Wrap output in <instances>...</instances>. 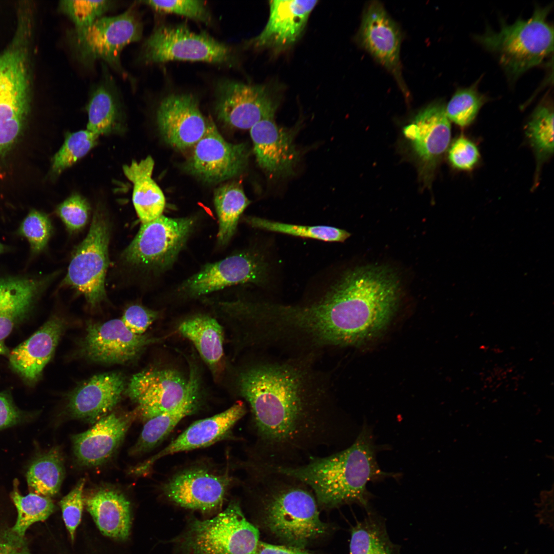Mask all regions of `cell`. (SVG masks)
<instances>
[{"instance_id": "cell-46", "label": "cell", "mask_w": 554, "mask_h": 554, "mask_svg": "<svg viewBox=\"0 0 554 554\" xmlns=\"http://www.w3.org/2000/svg\"><path fill=\"white\" fill-rule=\"evenodd\" d=\"M157 317V312L136 304L128 307L121 320L131 332L141 335L143 334Z\"/></svg>"}, {"instance_id": "cell-30", "label": "cell", "mask_w": 554, "mask_h": 554, "mask_svg": "<svg viewBox=\"0 0 554 554\" xmlns=\"http://www.w3.org/2000/svg\"><path fill=\"white\" fill-rule=\"evenodd\" d=\"M198 382L188 397L179 405L146 421L131 455L143 453L160 443L185 417L195 410L198 403Z\"/></svg>"}, {"instance_id": "cell-27", "label": "cell", "mask_w": 554, "mask_h": 554, "mask_svg": "<svg viewBox=\"0 0 554 554\" xmlns=\"http://www.w3.org/2000/svg\"><path fill=\"white\" fill-rule=\"evenodd\" d=\"M87 509L101 532L106 536L126 539L131 527L129 502L118 491L100 489L85 500Z\"/></svg>"}, {"instance_id": "cell-32", "label": "cell", "mask_w": 554, "mask_h": 554, "mask_svg": "<svg viewBox=\"0 0 554 554\" xmlns=\"http://www.w3.org/2000/svg\"><path fill=\"white\" fill-rule=\"evenodd\" d=\"M351 529L350 554H401L390 539L384 519L372 508Z\"/></svg>"}, {"instance_id": "cell-13", "label": "cell", "mask_w": 554, "mask_h": 554, "mask_svg": "<svg viewBox=\"0 0 554 554\" xmlns=\"http://www.w3.org/2000/svg\"><path fill=\"white\" fill-rule=\"evenodd\" d=\"M156 339L131 332L121 319L89 322L82 341V353L87 359L104 364H124L135 360Z\"/></svg>"}, {"instance_id": "cell-39", "label": "cell", "mask_w": 554, "mask_h": 554, "mask_svg": "<svg viewBox=\"0 0 554 554\" xmlns=\"http://www.w3.org/2000/svg\"><path fill=\"white\" fill-rule=\"evenodd\" d=\"M485 102L484 96L476 86L460 89L445 107L446 115L449 121L460 127H467L475 119Z\"/></svg>"}, {"instance_id": "cell-8", "label": "cell", "mask_w": 554, "mask_h": 554, "mask_svg": "<svg viewBox=\"0 0 554 554\" xmlns=\"http://www.w3.org/2000/svg\"><path fill=\"white\" fill-rule=\"evenodd\" d=\"M110 226L106 214L98 207L87 235L74 250L62 286L82 294L92 307L106 296L105 281L109 265Z\"/></svg>"}, {"instance_id": "cell-15", "label": "cell", "mask_w": 554, "mask_h": 554, "mask_svg": "<svg viewBox=\"0 0 554 554\" xmlns=\"http://www.w3.org/2000/svg\"><path fill=\"white\" fill-rule=\"evenodd\" d=\"M267 272V264L259 255L242 252L205 265L180 288L189 295L198 296L239 284H263Z\"/></svg>"}, {"instance_id": "cell-44", "label": "cell", "mask_w": 554, "mask_h": 554, "mask_svg": "<svg viewBox=\"0 0 554 554\" xmlns=\"http://www.w3.org/2000/svg\"><path fill=\"white\" fill-rule=\"evenodd\" d=\"M89 210V205L85 199L74 194L58 205L57 213L70 231H76L87 223Z\"/></svg>"}, {"instance_id": "cell-20", "label": "cell", "mask_w": 554, "mask_h": 554, "mask_svg": "<svg viewBox=\"0 0 554 554\" xmlns=\"http://www.w3.org/2000/svg\"><path fill=\"white\" fill-rule=\"evenodd\" d=\"M126 386L125 377L120 372L94 375L69 393L67 410L74 419L95 422L114 408Z\"/></svg>"}, {"instance_id": "cell-34", "label": "cell", "mask_w": 554, "mask_h": 554, "mask_svg": "<svg viewBox=\"0 0 554 554\" xmlns=\"http://www.w3.org/2000/svg\"><path fill=\"white\" fill-rule=\"evenodd\" d=\"M64 476L61 451L58 448L53 447L33 461L26 477L30 492L50 497L58 492Z\"/></svg>"}, {"instance_id": "cell-33", "label": "cell", "mask_w": 554, "mask_h": 554, "mask_svg": "<svg viewBox=\"0 0 554 554\" xmlns=\"http://www.w3.org/2000/svg\"><path fill=\"white\" fill-rule=\"evenodd\" d=\"M250 203L239 182H229L215 189L214 204L219 222L217 238L219 244L224 245L229 242L236 231L241 215Z\"/></svg>"}, {"instance_id": "cell-25", "label": "cell", "mask_w": 554, "mask_h": 554, "mask_svg": "<svg viewBox=\"0 0 554 554\" xmlns=\"http://www.w3.org/2000/svg\"><path fill=\"white\" fill-rule=\"evenodd\" d=\"M403 133L423 160L435 163L444 153L451 138V125L443 103H433L420 111Z\"/></svg>"}, {"instance_id": "cell-49", "label": "cell", "mask_w": 554, "mask_h": 554, "mask_svg": "<svg viewBox=\"0 0 554 554\" xmlns=\"http://www.w3.org/2000/svg\"><path fill=\"white\" fill-rule=\"evenodd\" d=\"M257 554H315L304 547L280 545L260 541Z\"/></svg>"}, {"instance_id": "cell-51", "label": "cell", "mask_w": 554, "mask_h": 554, "mask_svg": "<svg viewBox=\"0 0 554 554\" xmlns=\"http://www.w3.org/2000/svg\"><path fill=\"white\" fill-rule=\"evenodd\" d=\"M8 250V247L5 245L0 243V254L5 252Z\"/></svg>"}, {"instance_id": "cell-29", "label": "cell", "mask_w": 554, "mask_h": 554, "mask_svg": "<svg viewBox=\"0 0 554 554\" xmlns=\"http://www.w3.org/2000/svg\"><path fill=\"white\" fill-rule=\"evenodd\" d=\"M154 162L148 156L140 162L133 161L124 165L126 176L133 184L132 201L142 223L152 221L161 215L165 206L164 195L152 179Z\"/></svg>"}, {"instance_id": "cell-21", "label": "cell", "mask_w": 554, "mask_h": 554, "mask_svg": "<svg viewBox=\"0 0 554 554\" xmlns=\"http://www.w3.org/2000/svg\"><path fill=\"white\" fill-rule=\"evenodd\" d=\"M135 410L127 414L112 413L89 429L71 437L74 456L82 466H95L106 461L123 441L134 419Z\"/></svg>"}, {"instance_id": "cell-35", "label": "cell", "mask_w": 554, "mask_h": 554, "mask_svg": "<svg viewBox=\"0 0 554 554\" xmlns=\"http://www.w3.org/2000/svg\"><path fill=\"white\" fill-rule=\"evenodd\" d=\"M525 133L539 170L553 153V108L550 102L542 103L536 108L525 126Z\"/></svg>"}, {"instance_id": "cell-3", "label": "cell", "mask_w": 554, "mask_h": 554, "mask_svg": "<svg viewBox=\"0 0 554 554\" xmlns=\"http://www.w3.org/2000/svg\"><path fill=\"white\" fill-rule=\"evenodd\" d=\"M377 446L371 428L364 423L349 446L325 456L315 457L297 466L271 468L292 476L313 492L320 509H331L357 504L368 511L372 496L370 482H378L398 474L383 471L377 459Z\"/></svg>"}, {"instance_id": "cell-42", "label": "cell", "mask_w": 554, "mask_h": 554, "mask_svg": "<svg viewBox=\"0 0 554 554\" xmlns=\"http://www.w3.org/2000/svg\"><path fill=\"white\" fill-rule=\"evenodd\" d=\"M141 2L159 12L174 13L207 24L211 22L210 14L204 1H145Z\"/></svg>"}, {"instance_id": "cell-36", "label": "cell", "mask_w": 554, "mask_h": 554, "mask_svg": "<svg viewBox=\"0 0 554 554\" xmlns=\"http://www.w3.org/2000/svg\"><path fill=\"white\" fill-rule=\"evenodd\" d=\"M18 481L14 480L11 498L16 507L17 516L12 531L24 537L28 528L34 523L46 520L53 512L54 505L49 497L30 492L23 496L18 490Z\"/></svg>"}, {"instance_id": "cell-40", "label": "cell", "mask_w": 554, "mask_h": 554, "mask_svg": "<svg viewBox=\"0 0 554 554\" xmlns=\"http://www.w3.org/2000/svg\"><path fill=\"white\" fill-rule=\"evenodd\" d=\"M114 5L115 2L108 0H66L60 2L58 9L73 23L74 28L82 29L103 17Z\"/></svg>"}, {"instance_id": "cell-6", "label": "cell", "mask_w": 554, "mask_h": 554, "mask_svg": "<svg viewBox=\"0 0 554 554\" xmlns=\"http://www.w3.org/2000/svg\"><path fill=\"white\" fill-rule=\"evenodd\" d=\"M143 24L135 8L113 16H103L91 26L72 28L66 33V41L73 57L86 68L102 61L124 78L130 79L123 68L121 55L128 45L142 36Z\"/></svg>"}, {"instance_id": "cell-10", "label": "cell", "mask_w": 554, "mask_h": 554, "mask_svg": "<svg viewBox=\"0 0 554 554\" xmlns=\"http://www.w3.org/2000/svg\"><path fill=\"white\" fill-rule=\"evenodd\" d=\"M140 59L146 64L185 61L223 64L232 62L233 56L227 45L181 24L155 29L143 45Z\"/></svg>"}, {"instance_id": "cell-41", "label": "cell", "mask_w": 554, "mask_h": 554, "mask_svg": "<svg viewBox=\"0 0 554 554\" xmlns=\"http://www.w3.org/2000/svg\"><path fill=\"white\" fill-rule=\"evenodd\" d=\"M52 231V225L48 216L33 209L23 221L18 233L27 239L32 254H35L44 250Z\"/></svg>"}, {"instance_id": "cell-14", "label": "cell", "mask_w": 554, "mask_h": 554, "mask_svg": "<svg viewBox=\"0 0 554 554\" xmlns=\"http://www.w3.org/2000/svg\"><path fill=\"white\" fill-rule=\"evenodd\" d=\"M401 32L395 22L378 1L369 2L364 10L356 38L358 44L391 74L405 94L400 63Z\"/></svg>"}, {"instance_id": "cell-37", "label": "cell", "mask_w": 554, "mask_h": 554, "mask_svg": "<svg viewBox=\"0 0 554 554\" xmlns=\"http://www.w3.org/2000/svg\"><path fill=\"white\" fill-rule=\"evenodd\" d=\"M245 221L255 228L327 242H343L350 235L345 230L327 226L297 225L252 216L246 217Z\"/></svg>"}, {"instance_id": "cell-22", "label": "cell", "mask_w": 554, "mask_h": 554, "mask_svg": "<svg viewBox=\"0 0 554 554\" xmlns=\"http://www.w3.org/2000/svg\"><path fill=\"white\" fill-rule=\"evenodd\" d=\"M253 151L260 167L274 176L291 174L299 159L291 131L279 126L274 118L261 120L250 128Z\"/></svg>"}, {"instance_id": "cell-47", "label": "cell", "mask_w": 554, "mask_h": 554, "mask_svg": "<svg viewBox=\"0 0 554 554\" xmlns=\"http://www.w3.org/2000/svg\"><path fill=\"white\" fill-rule=\"evenodd\" d=\"M23 418L22 412L15 405L8 393H0V429L20 422Z\"/></svg>"}, {"instance_id": "cell-38", "label": "cell", "mask_w": 554, "mask_h": 554, "mask_svg": "<svg viewBox=\"0 0 554 554\" xmlns=\"http://www.w3.org/2000/svg\"><path fill=\"white\" fill-rule=\"evenodd\" d=\"M98 136L88 130L69 134L52 163V172L58 174L84 156L96 145Z\"/></svg>"}, {"instance_id": "cell-28", "label": "cell", "mask_w": 554, "mask_h": 554, "mask_svg": "<svg viewBox=\"0 0 554 554\" xmlns=\"http://www.w3.org/2000/svg\"><path fill=\"white\" fill-rule=\"evenodd\" d=\"M91 92L87 105L89 131L99 135L115 132L123 118L122 103L115 82L106 70Z\"/></svg>"}, {"instance_id": "cell-48", "label": "cell", "mask_w": 554, "mask_h": 554, "mask_svg": "<svg viewBox=\"0 0 554 554\" xmlns=\"http://www.w3.org/2000/svg\"><path fill=\"white\" fill-rule=\"evenodd\" d=\"M0 554H31L24 537L11 529L0 531Z\"/></svg>"}, {"instance_id": "cell-43", "label": "cell", "mask_w": 554, "mask_h": 554, "mask_svg": "<svg viewBox=\"0 0 554 554\" xmlns=\"http://www.w3.org/2000/svg\"><path fill=\"white\" fill-rule=\"evenodd\" d=\"M85 484V479H81L74 487L60 502L63 519L72 541L74 540L75 531L81 521Z\"/></svg>"}, {"instance_id": "cell-2", "label": "cell", "mask_w": 554, "mask_h": 554, "mask_svg": "<svg viewBox=\"0 0 554 554\" xmlns=\"http://www.w3.org/2000/svg\"><path fill=\"white\" fill-rule=\"evenodd\" d=\"M400 289L397 274L387 267L371 265L348 270L320 298L300 306L299 329L319 351L358 346L388 326L397 308Z\"/></svg>"}, {"instance_id": "cell-12", "label": "cell", "mask_w": 554, "mask_h": 554, "mask_svg": "<svg viewBox=\"0 0 554 554\" xmlns=\"http://www.w3.org/2000/svg\"><path fill=\"white\" fill-rule=\"evenodd\" d=\"M203 137L194 145L186 168L201 180L217 183L231 179L246 168L249 153L244 143L226 141L211 118Z\"/></svg>"}, {"instance_id": "cell-18", "label": "cell", "mask_w": 554, "mask_h": 554, "mask_svg": "<svg viewBox=\"0 0 554 554\" xmlns=\"http://www.w3.org/2000/svg\"><path fill=\"white\" fill-rule=\"evenodd\" d=\"M230 482L226 474L193 468L172 477L163 490L168 499L180 506L207 512L221 507Z\"/></svg>"}, {"instance_id": "cell-1", "label": "cell", "mask_w": 554, "mask_h": 554, "mask_svg": "<svg viewBox=\"0 0 554 554\" xmlns=\"http://www.w3.org/2000/svg\"><path fill=\"white\" fill-rule=\"evenodd\" d=\"M316 359L260 350L238 377L250 407L255 441L252 464L297 466L336 445L343 432L328 373Z\"/></svg>"}, {"instance_id": "cell-45", "label": "cell", "mask_w": 554, "mask_h": 554, "mask_svg": "<svg viewBox=\"0 0 554 554\" xmlns=\"http://www.w3.org/2000/svg\"><path fill=\"white\" fill-rule=\"evenodd\" d=\"M448 159L455 168L469 170L472 169L480 159V153L476 145L471 141L461 136L457 138L448 151Z\"/></svg>"}, {"instance_id": "cell-31", "label": "cell", "mask_w": 554, "mask_h": 554, "mask_svg": "<svg viewBox=\"0 0 554 554\" xmlns=\"http://www.w3.org/2000/svg\"><path fill=\"white\" fill-rule=\"evenodd\" d=\"M179 330L191 341L203 360L211 368L216 367L223 357V330L214 318L197 315L183 321Z\"/></svg>"}, {"instance_id": "cell-9", "label": "cell", "mask_w": 554, "mask_h": 554, "mask_svg": "<svg viewBox=\"0 0 554 554\" xmlns=\"http://www.w3.org/2000/svg\"><path fill=\"white\" fill-rule=\"evenodd\" d=\"M194 223L193 217L172 218L162 214L142 223L122 253V261L141 271L157 272L167 269L185 246Z\"/></svg>"}, {"instance_id": "cell-26", "label": "cell", "mask_w": 554, "mask_h": 554, "mask_svg": "<svg viewBox=\"0 0 554 554\" xmlns=\"http://www.w3.org/2000/svg\"><path fill=\"white\" fill-rule=\"evenodd\" d=\"M53 275L0 278V341L28 316Z\"/></svg>"}, {"instance_id": "cell-5", "label": "cell", "mask_w": 554, "mask_h": 554, "mask_svg": "<svg viewBox=\"0 0 554 554\" xmlns=\"http://www.w3.org/2000/svg\"><path fill=\"white\" fill-rule=\"evenodd\" d=\"M550 9V6L538 7L527 19L511 24L502 21L498 30L487 28L474 38L496 55L509 78L516 79L553 52V27L547 21Z\"/></svg>"}, {"instance_id": "cell-4", "label": "cell", "mask_w": 554, "mask_h": 554, "mask_svg": "<svg viewBox=\"0 0 554 554\" xmlns=\"http://www.w3.org/2000/svg\"><path fill=\"white\" fill-rule=\"evenodd\" d=\"M252 492L264 528L285 545L304 547L324 537L329 526L320 518L311 489L292 476L251 465Z\"/></svg>"}, {"instance_id": "cell-16", "label": "cell", "mask_w": 554, "mask_h": 554, "mask_svg": "<svg viewBox=\"0 0 554 554\" xmlns=\"http://www.w3.org/2000/svg\"><path fill=\"white\" fill-rule=\"evenodd\" d=\"M216 94L218 118L230 127L248 129L274 118L276 105L263 86L225 81L218 86Z\"/></svg>"}, {"instance_id": "cell-19", "label": "cell", "mask_w": 554, "mask_h": 554, "mask_svg": "<svg viewBox=\"0 0 554 554\" xmlns=\"http://www.w3.org/2000/svg\"><path fill=\"white\" fill-rule=\"evenodd\" d=\"M246 412L245 404L239 401L223 412L193 422L164 449L134 468L132 472L144 474L163 457L205 447L217 442L230 431Z\"/></svg>"}, {"instance_id": "cell-24", "label": "cell", "mask_w": 554, "mask_h": 554, "mask_svg": "<svg viewBox=\"0 0 554 554\" xmlns=\"http://www.w3.org/2000/svg\"><path fill=\"white\" fill-rule=\"evenodd\" d=\"M65 328L61 318L53 316L9 354L12 369L28 383L40 377L49 362Z\"/></svg>"}, {"instance_id": "cell-17", "label": "cell", "mask_w": 554, "mask_h": 554, "mask_svg": "<svg viewBox=\"0 0 554 554\" xmlns=\"http://www.w3.org/2000/svg\"><path fill=\"white\" fill-rule=\"evenodd\" d=\"M156 122L164 141L182 150L194 146L205 134L207 125L196 98L189 94H172L161 102Z\"/></svg>"}, {"instance_id": "cell-7", "label": "cell", "mask_w": 554, "mask_h": 554, "mask_svg": "<svg viewBox=\"0 0 554 554\" xmlns=\"http://www.w3.org/2000/svg\"><path fill=\"white\" fill-rule=\"evenodd\" d=\"M259 535L233 501L213 518L192 521L182 547L188 554H257Z\"/></svg>"}, {"instance_id": "cell-23", "label": "cell", "mask_w": 554, "mask_h": 554, "mask_svg": "<svg viewBox=\"0 0 554 554\" xmlns=\"http://www.w3.org/2000/svg\"><path fill=\"white\" fill-rule=\"evenodd\" d=\"M318 1H269V17L263 31L251 41L258 47L283 48L294 43L307 24Z\"/></svg>"}, {"instance_id": "cell-11", "label": "cell", "mask_w": 554, "mask_h": 554, "mask_svg": "<svg viewBox=\"0 0 554 554\" xmlns=\"http://www.w3.org/2000/svg\"><path fill=\"white\" fill-rule=\"evenodd\" d=\"M197 382L193 370L187 380L176 370L150 369L134 374L125 392L137 404V416L146 421L179 405Z\"/></svg>"}, {"instance_id": "cell-50", "label": "cell", "mask_w": 554, "mask_h": 554, "mask_svg": "<svg viewBox=\"0 0 554 554\" xmlns=\"http://www.w3.org/2000/svg\"><path fill=\"white\" fill-rule=\"evenodd\" d=\"M8 352V349L2 341H0V355L5 354Z\"/></svg>"}]
</instances>
